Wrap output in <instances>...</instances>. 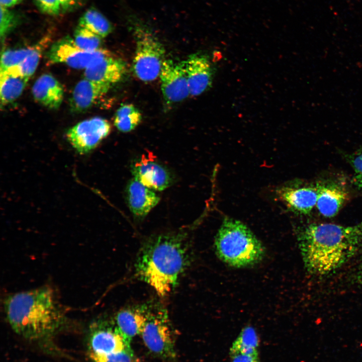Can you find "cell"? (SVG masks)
Wrapping results in <instances>:
<instances>
[{
	"instance_id": "1",
	"label": "cell",
	"mask_w": 362,
	"mask_h": 362,
	"mask_svg": "<svg viewBox=\"0 0 362 362\" xmlns=\"http://www.w3.org/2000/svg\"><path fill=\"white\" fill-rule=\"evenodd\" d=\"M298 240L307 271L325 275L340 267L362 248V222L348 226L311 224L302 229Z\"/></svg>"
},
{
	"instance_id": "2",
	"label": "cell",
	"mask_w": 362,
	"mask_h": 362,
	"mask_svg": "<svg viewBox=\"0 0 362 362\" xmlns=\"http://www.w3.org/2000/svg\"><path fill=\"white\" fill-rule=\"evenodd\" d=\"M4 309L12 329L28 339L49 337L65 323L64 313L48 287L10 294L5 299Z\"/></svg>"
},
{
	"instance_id": "3",
	"label": "cell",
	"mask_w": 362,
	"mask_h": 362,
	"mask_svg": "<svg viewBox=\"0 0 362 362\" xmlns=\"http://www.w3.org/2000/svg\"><path fill=\"white\" fill-rule=\"evenodd\" d=\"M189 246L185 234H162L148 240L138 256L137 277L161 297L175 287L190 262Z\"/></svg>"
},
{
	"instance_id": "4",
	"label": "cell",
	"mask_w": 362,
	"mask_h": 362,
	"mask_svg": "<svg viewBox=\"0 0 362 362\" xmlns=\"http://www.w3.org/2000/svg\"><path fill=\"white\" fill-rule=\"evenodd\" d=\"M214 247L218 258L236 268L254 265L265 255L262 243L244 224L225 218L216 235Z\"/></svg>"
},
{
	"instance_id": "5",
	"label": "cell",
	"mask_w": 362,
	"mask_h": 362,
	"mask_svg": "<svg viewBox=\"0 0 362 362\" xmlns=\"http://www.w3.org/2000/svg\"><path fill=\"white\" fill-rule=\"evenodd\" d=\"M144 305L145 321L140 335L145 345L161 357H174V341L167 310L157 303Z\"/></svg>"
},
{
	"instance_id": "6",
	"label": "cell",
	"mask_w": 362,
	"mask_h": 362,
	"mask_svg": "<svg viewBox=\"0 0 362 362\" xmlns=\"http://www.w3.org/2000/svg\"><path fill=\"white\" fill-rule=\"evenodd\" d=\"M136 45L133 70L140 80L148 82L159 76L165 59L162 45L151 33L140 29L136 32Z\"/></svg>"
},
{
	"instance_id": "7",
	"label": "cell",
	"mask_w": 362,
	"mask_h": 362,
	"mask_svg": "<svg viewBox=\"0 0 362 362\" xmlns=\"http://www.w3.org/2000/svg\"><path fill=\"white\" fill-rule=\"evenodd\" d=\"M112 54L101 48L89 52L80 48L69 37H64L52 44L47 54L51 63H63L76 69H85L92 64Z\"/></svg>"
},
{
	"instance_id": "8",
	"label": "cell",
	"mask_w": 362,
	"mask_h": 362,
	"mask_svg": "<svg viewBox=\"0 0 362 362\" xmlns=\"http://www.w3.org/2000/svg\"><path fill=\"white\" fill-rule=\"evenodd\" d=\"M111 131L106 119L95 117L81 121L69 128L66 137L76 152L85 154L95 149Z\"/></svg>"
},
{
	"instance_id": "9",
	"label": "cell",
	"mask_w": 362,
	"mask_h": 362,
	"mask_svg": "<svg viewBox=\"0 0 362 362\" xmlns=\"http://www.w3.org/2000/svg\"><path fill=\"white\" fill-rule=\"evenodd\" d=\"M159 77L162 93L167 104L180 102L190 95L185 61L175 62L165 59Z\"/></svg>"
},
{
	"instance_id": "10",
	"label": "cell",
	"mask_w": 362,
	"mask_h": 362,
	"mask_svg": "<svg viewBox=\"0 0 362 362\" xmlns=\"http://www.w3.org/2000/svg\"><path fill=\"white\" fill-rule=\"evenodd\" d=\"M88 342L89 351L98 354L118 353L127 347L113 321L103 319L96 320L90 325Z\"/></svg>"
},
{
	"instance_id": "11",
	"label": "cell",
	"mask_w": 362,
	"mask_h": 362,
	"mask_svg": "<svg viewBox=\"0 0 362 362\" xmlns=\"http://www.w3.org/2000/svg\"><path fill=\"white\" fill-rule=\"evenodd\" d=\"M131 170L134 178L153 191L164 190L171 182L168 170L150 153L143 154L133 163Z\"/></svg>"
},
{
	"instance_id": "12",
	"label": "cell",
	"mask_w": 362,
	"mask_h": 362,
	"mask_svg": "<svg viewBox=\"0 0 362 362\" xmlns=\"http://www.w3.org/2000/svg\"><path fill=\"white\" fill-rule=\"evenodd\" d=\"M190 94L200 95L212 84L213 68L207 56L201 53L190 55L185 61Z\"/></svg>"
},
{
	"instance_id": "13",
	"label": "cell",
	"mask_w": 362,
	"mask_h": 362,
	"mask_svg": "<svg viewBox=\"0 0 362 362\" xmlns=\"http://www.w3.org/2000/svg\"><path fill=\"white\" fill-rule=\"evenodd\" d=\"M277 194L291 211L301 214L309 213L316 205L318 197L317 186L286 185L279 188Z\"/></svg>"
},
{
	"instance_id": "14",
	"label": "cell",
	"mask_w": 362,
	"mask_h": 362,
	"mask_svg": "<svg viewBox=\"0 0 362 362\" xmlns=\"http://www.w3.org/2000/svg\"><path fill=\"white\" fill-rule=\"evenodd\" d=\"M126 70L125 62L113 54L99 59L85 69V78L112 86L119 82Z\"/></svg>"
},
{
	"instance_id": "15",
	"label": "cell",
	"mask_w": 362,
	"mask_h": 362,
	"mask_svg": "<svg viewBox=\"0 0 362 362\" xmlns=\"http://www.w3.org/2000/svg\"><path fill=\"white\" fill-rule=\"evenodd\" d=\"M111 85L84 78L75 86L70 99L71 111L75 113L84 112L105 95Z\"/></svg>"
},
{
	"instance_id": "16",
	"label": "cell",
	"mask_w": 362,
	"mask_h": 362,
	"mask_svg": "<svg viewBox=\"0 0 362 362\" xmlns=\"http://www.w3.org/2000/svg\"><path fill=\"white\" fill-rule=\"evenodd\" d=\"M129 208L138 218L144 217L160 201L153 191L133 178L129 181L126 190Z\"/></svg>"
},
{
	"instance_id": "17",
	"label": "cell",
	"mask_w": 362,
	"mask_h": 362,
	"mask_svg": "<svg viewBox=\"0 0 362 362\" xmlns=\"http://www.w3.org/2000/svg\"><path fill=\"white\" fill-rule=\"evenodd\" d=\"M145 321L144 305L124 308L116 315L113 322L127 347L133 338L140 334Z\"/></svg>"
},
{
	"instance_id": "18",
	"label": "cell",
	"mask_w": 362,
	"mask_h": 362,
	"mask_svg": "<svg viewBox=\"0 0 362 362\" xmlns=\"http://www.w3.org/2000/svg\"><path fill=\"white\" fill-rule=\"evenodd\" d=\"M32 93L37 103L52 110L59 108L64 97L62 84L50 74H43L36 80Z\"/></svg>"
},
{
	"instance_id": "19",
	"label": "cell",
	"mask_w": 362,
	"mask_h": 362,
	"mask_svg": "<svg viewBox=\"0 0 362 362\" xmlns=\"http://www.w3.org/2000/svg\"><path fill=\"white\" fill-rule=\"evenodd\" d=\"M316 207L324 217L331 218L338 213L348 196L346 191L335 184L317 185Z\"/></svg>"
},
{
	"instance_id": "20",
	"label": "cell",
	"mask_w": 362,
	"mask_h": 362,
	"mask_svg": "<svg viewBox=\"0 0 362 362\" xmlns=\"http://www.w3.org/2000/svg\"><path fill=\"white\" fill-rule=\"evenodd\" d=\"M29 78L13 67L0 72V99L2 106L17 100L23 93Z\"/></svg>"
},
{
	"instance_id": "21",
	"label": "cell",
	"mask_w": 362,
	"mask_h": 362,
	"mask_svg": "<svg viewBox=\"0 0 362 362\" xmlns=\"http://www.w3.org/2000/svg\"><path fill=\"white\" fill-rule=\"evenodd\" d=\"M78 26L84 27L103 38L112 31V26L108 20L94 8L87 10L80 18Z\"/></svg>"
},
{
	"instance_id": "22",
	"label": "cell",
	"mask_w": 362,
	"mask_h": 362,
	"mask_svg": "<svg viewBox=\"0 0 362 362\" xmlns=\"http://www.w3.org/2000/svg\"><path fill=\"white\" fill-rule=\"evenodd\" d=\"M141 113L133 104H122L117 110L114 117V125L122 132H129L140 123Z\"/></svg>"
},
{
	"instance_id": "23",
	"label": "cell",
	"mask_w": 362,
	"mask_h": 362,
	"mask_svg": "<svg viewBox=\"0 0 362 362\" xmlns=\"http://www.w3.org/2000/svg\"><path fill=\"white\" fill-rule=\"evenodd\" d=\"M102 38L88 29L78 26L74 33L73 40L83 50L93 52L101 48Z\"/></svg>"
},
{
	"instance_id": "24",
	"label": "cell",
	"mask_w": 362,
	"mask_h": 362,
	"mask_svg": "<svg viewBox=\"0 0 362 362\" xmlns=\"http://www.w3.org/2000/svg\"><path fill=\"white\" fill-rule=\"evenodd\" d=\"M36 45L4 51L1 55L0 72L19 65L34 50Z\"/></svg>"
},
{
	"instance_id": "25",
	"label": "cell",
	"mask_w": 362,
	"mask_h": 362,
	"mask_svg": "<svg viewBox=\"0 0 362 362\" xmlns=\"http://www.w3.org/2000/svg\"><path fill=\"white\" fill-rule=\"evenodd\" d=\"M45 42L44 39L43 42L41 41L37 44L34 50L19 65L14 67L25 76L30 78L37 67L43 48L42 45L45 44Z\"/></svg>"
},
{
	"instance_id": "26",
	"label": "cell",
	"mask_w": 362,
	"mask_h": 362,
	"mask_svg": "<svg viewBox=\"0 0 362 362\" xmlns=\"http://www.w3.org/2000/svg\"><path fill=\"white\" fill-rule=\"evenodd\" d=\"M89 357L93 362H134L131 347H126L121 352L101 354L89 351Z\"/></svg>"
},
{
	"instance_id": "27",
	"label": "cell",
	"mask_w": 362,
	"mask_h": 362,
	"mask_svg": "<svg viewBox=\"0 0 362 362\" xmlns=\"http://www.w3.org/2000/svg\"><path fill=\"white\" fill-rule=\"evenodd\" d=\"M0 35L2 41L14 29L17 23L16 15L9 8L1 6Z\"/></svg>"
},
{
	"instance_id": "28",
	"label": "cell",
	"mask_w": 362,
	"mask_h": 362,
	"mask_svg": "<svg viewBox=\"0 0 362 362\" xmlns=\"http://www.w3.org/2000/svg\"><path fill=\"white\" fill-rule=\"evenodd\" d=\"M231 362H259L258 349H230Z\"/></svg>"
},
{
	"instance_id": "29",
	"label": "cell",
	"mask_w": 362,
	"mask_h": 362,
	"mask_svg": "<svg viewBox=\"0 0 362 362\" xmlns=\"http://www.w3.org/2000/svg\"><path fill=\"white\" fill-rule=\"evenodd\" d=\"M349 161L354 172V184L362 190V150L350 155Z\"/></svg>"
},
{
	"instance_id": "30",
	"label": "cell",
	"mask_w": 362,
	"mask_h": 362,
	"mask_svg": "<svg viewBox=\"0 0 362 362\" xmlns=\"http://www.w3.org/2000/svg\"><path fill=\"white\" fill-rule=\"evenodd\" d=\"M35 2L41 12L49 15H57L62 10L58 0H35Z\"/></svg>"
},
{
	"instance_id": "31",
	"label": "cell",
	"mask_w": 362,
	"mask_h": 362,
	"mask_svg": "<svg viewBox=\"0 0 362 362\" xmlns=\"http://www.w3.org/2000/svg\"><path fill=\"white\" fill-rule=\"evenodd\" d=\"M60 4L61 9L67 11L76 6L80 0H58Z\"/></svg>"
},
{
	"instance_id": "32",
	"label": "cell",
	"mask_w": 362,
	"mask_h": 362,
	"mask_svg": "<svg viewBox=\"0 0 362 362\" xmlns=\"http://www.w3.org/2000/svg\"><path fill=\"white\" fill-rule=\"evenodd\" d=\"M22 0H0L1 6L9 8L19 4Z\"/></svg>"
},
{
	"instance_id": "33",
	"label": "cell",
	"mask_w": 362,
	"mask_h": 362,
	"mask_svg": "<svg viewBox=\"0 0 362 362\" xmlns=\"http://www.w3.org/2000/svg\"><path fill=\"white\" fill-rule=\"evenodd\" d=\"M358 278L360 280V281L362 282V262L359 266V268L358 272Z\"/></svg>"
}]
</instances>
